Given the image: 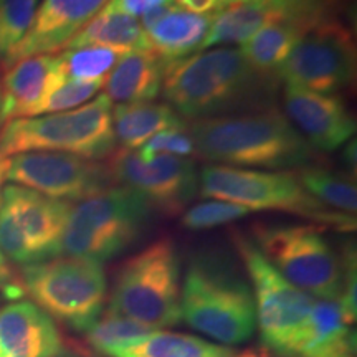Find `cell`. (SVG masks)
Listing matches in <instances>:
<instances>
[{
	"instance_id": "15",
	"label": "cell",
	"mask_w": 357,
	"mask_h": 357,
	"mask_svg": "<svg viewBox=\"0 0 357 357\" xmlns=\"http://www.w3.org/2000/svg\"><path fill=\"white\" fill-rule=\"evenodd\" d=\"M283 98L289 123L316 153H331L354 137L356 119L341 98L291 84H284Z\"/></svg>"
},
{
	"instance_id": "6",
	"label": "cell",
	"mask_w": 357,
	"mask_h": 357,
	"mask_svg": "<svg viewBox=\"0 0 357 357\" xmlns=\"http://www.w3.org/2000/svg\"><path fill=\"white\" fill-rule=\"evenodd\" d=\"M114 147L113 101L106 95L63 113L17 118L0 129V158L52 151L100 160L113 154Z\"/></svg>"
},
{
	"instance_id": "5",
	"label": "cell",
	"mask_w": 357,
	"mask_h": 357,
	"mask_svg": "<svg viewBox=\"0 0 357 357\" xmlns=\"http://www.w3.org/2000/svg\"><path fill=\"white\" fill-rule=\"evenodd\" d=\"M199 189L204 197L238 204L248 211H276L310 220L321 229L354 231L356 217L336 212L301 185L296 172L253 171L222 164L202 167Z\"/></svg>"
},
{
	"instance_id": "28",
	"label": "cell",
	"mask_w": 357,
	"mask_h": 357,
	"mask_svg": "<svg viewBox=\"0 0 357 357\" xmlns=\"http://www.w3.org/2000/svg\"><path fill=\"white\" fill-rule=\"evenodd\" d=\"M147 333H151L149 329L136 321L106 311L83 334L86 344L102 356L111 347L126 344L132 339L146 336Z\"/></svg>"
},
{
	"instance_id": "18",
	"label": "cell",
	"mask_w": 357,
	"mask_h": 357,
	"mask_svg": "<svg viewBox=\"0 0 357 357\" xmlns=\"http://www.w3.org/2000/svg\"><path fill=\"white\" fill-rule=\"evenodd\" d=\"M149 50L166 61L185 58L199 50L212 24V13L187 12L176 2L153 8L141 17Z\"/></svg>"
},
{
	"instance_id": "12",
	"label": "cell",
	"mask_w": 357,
	"mask_h": 357,
	"mask_svg": "<svg viewBox=\"0 0 357 357\" xmlns=\"http://www.w3.org/2000/svg\"><path fill=\"white\" fill-rule=\"evenodd\" d=\"M108 169L114 182L166 215L181 213L199 190V172L187 158L158 154L142 160L134 151L119 149L111 154Z\"/></svg>"
},
{
	"instance_id": "29",
	"label": "cell",
	"mask_w": 357,
	"mask_h": 357,
	"mask_svg": "<svg viewBox=\"0 0 357 357\" xmlns=\"http://www.w3.org/2000/svg\"><path fill=\"white\" fill-rule=\"evenodd\" d=\"M38 0H0V55H8L32 26Z\"/></svg>"
},
{
	"instance_id": "21",
	"label": "cell",
	"mask_w": 357,
	"mask_h": 357,
	"mask_svg": "<svg viewBox=\"0 0 357 357\" xmlns=\"http://www.w3.org/2000/svg\"><path fill=\"white\" fill-rule=\"evenodd\" d=\"M106 357H270L258 347L238 349L223 346L185 333L151 331L126 344L114 346L105 352Z\"/></svg>"
},
{
	"instance_id": "10",
	"label": "cell",
	"mask_w": 357,
	"mask_h": 357,
	"mask_svg": "<svg viewBox=\"0 0 357 357\" xmlns=\"http://www.w3.org/2000/svg\"><path fill=\"white\" fill-rule=\"evenodd\" d=\"M231 242L247 268L261 349L270 357H291L316 300L289 283L263 257L252 236L235 230Z\"/></svg>"
},
{
	"instance_id": "2",
	"label": "cell",
	"mask_w": 357,
	"mask_h": 357,
	"mask_svg": "<svg viewBox=\"0 0 357 357\" xmlns=\"http://www.w3.org/2000/svg\"><path fill=\"white\" fill-rule=\"evenodd\" d=\"M263 78L236 48H212L166 61L162 93L178 116L199 121L230 114L255 101Z\"/></svg>"
},
{
	"instance_id": "37",
	"label": "cell",
	"mask_w": 357,
	"mask_h": 357,
	"mask_svg": "<svg viewBox=\"0 0 357 357\" xmlns=\"http://www.w3.org/2000/svg\"><path fill=\"white\" fill-rule=\"evenodd\" d=\"M215 2H217V10H220V8L236 6V3L247 2V0H215Z\"/></svg>"
},
{
	"instance_id": "22",
	"label": "cell",
	"mask_w": 357,
	"mask_h": 357,
	"mask_svg": "<svg viewBox=\"0 0 357 357\" xmlns=\"http://www.w3.org/2000/svg\"><path fill=\"white\" fill-rule=\"evenodd\" d=\"M326 10L275 20L240 45L247 63L261 77L276 75L303 35Z\"/></svg>"
},
{
	"instance_id": "24",
	"label": "cell",
	"mask_w": 357,
	"mask_h": 357,
	"mask_svg": "<svg viewBox=\"0 0 357 357\" xmlns=\"http://www.w3.org/2000/svg\"><path fill=\"white\" fill-rule=\"evenodd\" d=\"M185 126L181 116L167 102L142 101L118 105L113 109V131L121 149H139L155 134Z\"/></svg>"
},
{
	"instance_id": "7",
	"label": "cell",
	"mask_w": 357,
	"mask_h": 357,
	"mask_svg": "<svg viewBox=\"0 0 357 357\" xmlns=\"http://www.w3.org/2000/svg\"><path fill=\"white\" fill-rule=\"evenodd\" d=\"M108 311L149 331H162L181 319V263L176 243L159 238L119 268Z\"/></svg>"
},
{
	"instance_id": "38",
	"label": "cell",
	"mask_w": 357,
	"mask_h": 357,
	"mask_svg": "<svg viewBox=\"0 0 357 357\" xmlns=\"http://www.w3.org/2000/svg\"><path fill=\"white\" fill-rule=\"evenodd\" d=\"M55 357H82V356L75 354V352H71V351H61L60 354H56Z\"/></svg>"
},
{
	"instance_id": "19",
	"label": "cell",
	"mask_w": 357,
	"mask_h": 357,
	"mask_svg": "<svg viewBox=\"0 0 357 357\" xmlns=\"http://www.w3.org/2000/svg\"><path fill=\"white\" fill-rule=\"evenodd\" d=\"M63 79L58 56H29L8 66L0 88L6 121L8 118L37 116L45 98Z\"/></svg>"
},
{
	"instance_id": "20",
	"label": "cell",
	"mask_w": 357,
	"mask_h": 357,
	"mask_svg": "<svg viewBox=\"0 0 357 357\" xmlns=\"http://www.w3.org/2000/svg\"><path fill=\"white\" fill-rule=\"evenodd\" d=\"M291 357H356V331L339 301H314Z\"/></svg>"
},
{
	"instance_id": "27",
	"label": "cell",
	"mask_w": 357,
	"mask_h": 357,
	"mask_svg": "<svg viewBox=\"0 0 357 357\" xmlns=\"http://www.w3.org/2000/svg\"><path fill=\"white\" fill-rule=\"evenodd\" d=\"M123 55V52L102 47L70 48L58 56V65L65 79L105 84Z\"/></svg>"
},
{
	"instance_id": "16",
	"label": "cell",
	"mask_w": 357,
	"mask_h": 357,
	"mask_svg": "<svg viewBox=\"0 0 357 357\" xmlns=\"http://www.w3.org/2000/svg\"><path fill=\"white\" fill-rule=\"evenodd\" d=\"M108 2L109 0H43L37 8L30 30L6 55L3 65L8 68L24 58L50 55L65 48Z\"/></svg>"
},
{
	"instance_id": "40",
	"label": "cell",
	"mask_w": 357,
	"mask_h": 357,
	"mask_svg": "<svg viewBox=\"0 0 357 357\" xmlns=\"http://www.w3.org/2000/svg\"><path fill=\"white\" fill-rule=\"evenodd\" d=\"M0 266H6V258H3L2 253H0Z\"/></svg>"
},
{
	"instance_id": "3",
	"label": "cell",
	"mask_w": 357,
	"mask_h": 357,
	"mask_svg": "<svg viewBox=\"0 0 357 357\" xmlns=\"http://www.w3.org/2000/svg\"><path fill=\"white\" fill-rule=\"evenodd\" d=\"M181 319L218 344H243L257 331L252 287L220 258H194L181 284Z\"/></svg>"
},
{
	"instance_id": "36",
	"label": "cell",
	"mask_w": 357,
	"mask_h": 357,
	"mask_svg": "<svg viewBox=\"0 0 357 357\" xmlns=\"http://www.w3.org/2000/svg\"><path fill=\"white\" fill-rule=\"evenodd\" d=\"M7 169H8V158H0V207H2L3 182L7 181Z\"/></svg>"
},
{
	"instance_id": "30",
	"label": "cell",
	"mask_w": 357,
	"mask_h": 357,
	"mask_svg": "<svg viewBox=\"0 0 357 357\" xmlns=\"http://www.w3.org/2000/svg\"><path fill=\"white\" fill-rule=\"evenodd\" d=\"M252 213L247 207L225 200H208L190 207L182 217V225L189 230H211L215 227L229 225Z\"/></svg>"
},
{
	"instance_id": "32",
	"label": "cell",
	"mask_w": 357,
	"mask_h": 357,
	"mask_svg": "<svg viewBox=\"0 0 357 357\" xmlns=\"http://www.w3.org/2000/svg\"><path fill=\"white\" fill-rule=\"evenodd\" d=\"M194 153V141H192L187 124L181 128H172L162 131L151 137L146 144L139 147V158L149 160L158 154L177 155V158H187Z\"/></svg>"
},
{
	"instance_id": "1",
	"label": "cell",
	"mask_w": 357,
	"mask_h": 357,
	"mask_svg": "<svg viewBox=\"0 0 357 357\" xmlns=\"http://www.w3.org/2000/svg\"><path fill=\"white\" fill-rule=\"evenodd\" d=\"M194 153L231 167L266 171L314 166L318 153L276 109L225 114L187 124Z\"/></svg>"
},
{
	"instance_id": "11",
	"label": "cell",
	"mask_w": 357,
	"mask_h": 357,
	"mask_svg": "<svg viewBox=\"0 0 357 357\" xmlns=\"http://www.w3.org/2000/svg\"><path fill=\"white\" fill-rule=\"evenodd\" d=\"M356 66V40L351 29L324 13L306 30L276 75L284 84L334 95L354 83Z\"/></svg>"
},
{
	"instance_id": "34",
	"label": "cell",
	"mask_w": 357,
	"mask_h": 357,
	"mask_svg": "<svg viewBox=\"0 0 357 357\" xmlns=\"http://www.w3.org/2000/svg\"><path fill=\"white\" fill-rule=\"evenodd\" d=\"M0 291L6 294L7 298H10V300H15V298L22 296V293H24V289L13 278L12 271L8 270L7 265L0 266Z\"/></svg>"
},
{
	"instance_id": "25",
	"label": "cell",
	"mask_w": 357,
	"mask_h": 357,
	"mask_svg": "<svg viewBox=\"0 0 357 357\" xmlns=\"http://www.w3.org/2000/svg\"><path fill=\"white\" fill-rule=\"evenodd\" d=\"M82 47H102L116 52L149 50L144 30L139 22L126 13L116 12L105 6L73 38L66 43L65 50Z\"/></svg>"
},
{
	"instance_id": "26",
	"label": "cell",
	"mask_w": 357,
	"mask_h": 357,
	"mask_svg": "<svg viewBox=\"0 0 357 357\" xmlns=\"http://www.w3.org/2000/svg\"><path fill=\"white\" fill-rule=\"evenodd\" d=\"M296 174L301 185L316 200L333 211L354 215L357 211V189L352 178L318 166L300 169Z\"/></svg>"
},
{
	"instance_id": "14",
	"label": "cell",
	"mask_w": 357,
	"mask_h": 357,
	"mask_svg": "<svg viewBox=\"0 0 357 357\" xmlns=\"http://www.w3.org/2000/svg\"><path fill=\"white\" fill-rule=\"evenodd\" d=\"M70 207V202L50 199L22 185L10 184L2 192V208L20 231L32 263L60 257Z\"/></svg>"
},
{
	"instance_id": "39",
	"label": "cell",
	"mask_w": 357,
	"mask_h": 357,
	"mask_svg": "<svg viewBox=\"0 0 357 357\" xmlns=\"http://www.w3.org/2000/svg\"><path fill=\"white\" fill-rule=\"evenodd\" d=\"M3 123H6V118H3V111H2V93H0V129H2Z\"/></svg>"
},
{
	"instance_id": "33",
	"label": "cell",
	"mask_w": 357,
	"mask_h": 357,
	"mask_svg": "<svg viewBox=\"0 0 357 357\" xmlns=\"http://www.w3.org/2000/svg\"><path fill=\"white\" fill-rule=\"evenodd\" d=\"M172 2L174 0H109L106 6L116 12L126 13L132 19H137V17H142L144 13L153 10V8L167 6V3Z\"/></svg>"
},
{
	"instance_id": "17",
	"label": "cell",
	"mask_w": 357,
	"mask_h": 357,
	"mask_svg": "<svg viewBox=\"0 0 357 357\" xmlns=\"http://www.w3.org/2000/svg\"><path fill=\"white\" fill-rule=\"evenodd\" d=\"M2 357H55L63 351L58 326L32 301L0 307Z\"/></svg>"
},
{
	"instance_id": "31",
	"label": "cell",
	"mask_w": 357,
	"mask_h": 357,
	"mask_svg": "<svg viewBox=\"0 0 357 357\" xmlns=\"http://www.w3.org/2000/svg\"><path fill=\"white\" fill-rule=\"evenodd\" d=\"M105 86L101 83H86V82H75V79H63L58 86L50 91V95L45 98L37 111L40 114H53L63 113V111L77 109L78 106L91 100L98 95V91ZM35 118V116H33Z\"/></svg>"
},
{
	"instance_id": "35",
	"label": "cell",
	"mask_w": 357,
	"mask_h": 357,
	"mask_svg": "<svg viewBox=\"0 0 357 357\" xmlns=\"http://www.w3.org/2000/svg\"><path fill=\"white\" fill-rule=\"evenodd\" d=\"M174 2L184 10L199 13V15H207L208 12L217 10L215 0H174Z\"/></svg>"
},
{
	"instance_id": "41",
	"label": "cell",
	"mask_w": 357,
	"mask_h": 357,
	"mask_svg": "<svg viewBox=\"0 0 357 357\" xmlns=\"http://www.w3.org/2000/svg\"><path fill=\"white\" fill-rule=\"evenodd\" d=\"M0 357H2V351H0Z\"/></svg>"
},
{
	"instance_id": "13",
	"label": "cell",
	"mask_w": 357,
	"mask_h": 357,
	"mask_svg": "<svg viewBox=\"0 0 357 357\" xmlns=\"http://www.w3.org/2000/svg\"><path fill=\"white\" fill-rule=\"evenodd\" d=\"M7 178L12 184L65 202H79L108 189L113 181L108 166L98 160L52 151H30L8 158Z\"/></svg>"
},
{
	"instance_id": "4",
	"label": "cell",
	"mask_w": 357,
	"mask_h": 357,
	"mask_svg": "<svg viewBox=\"0 0 357 357\" xmlns=\"http://www.w3.org/2000/svg\"><path fill=\"white\" fill-rule=\"evenodd\" d=\"M153 207L123 185H109L70 207L60 257L108 261L141 240L151 225Z\"/></svg>"
},
{
	"instance_id": "9",
	"label": "cell",
	"mask_w": 357,
	"mask_h": 357,
	"mask_svg": "<svg viewBox=\"0 0 357 357\" xmlns=\"http://www.w3.org/2000/svg\"><path fill=\"white\" fill-rule=\"evenodd\" d=\"M22 283L40 310L78 333L100 318L108 296L102 263L88 258L63 255L25 265Z\"/></svg>"
},
{
	"instance_id": "8",
	"label": "cell",
	"mask_w": 357,
	"mask_h": 357,
	"mask_svg": "<svg viewBox=\"0 0 357 357\" xmlns=\"http://www.w3.org/2000/svg\"><path fill=\"white\" fill-rule=\"evenodd\" d=\"M252 240L289 283L316 300L339 301L344 287L342 258L312 223H257Z\"/></svg>"
},
{
	"instance_id": "23",
	"label": "cell",
	"mask_w": 357,
	"mask_h": 357,
	"mask_svg": "<svg viewBox=\"0 0 357 357\" xmlns=\"http://www.w3.org/2000/svg\"><path fill=\"white\" fill-rule=\"evenodd\" d=\"M164 68L166 60L153 50L124 53L106 78L105 95L119 105L153 101L162 89Z\"/></svg>"
}]
</instances>
